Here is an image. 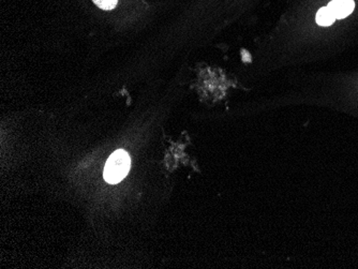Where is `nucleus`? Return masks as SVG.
I'll use <instances>...</instances> for the list:
<instances>
[{"instance_id":"obj_2","label":"nucleus","mask_w":358,"mask_h":269,"mask_svg":"<svg viewBox=\"0 0 358 269\" xmlns=\"http://www.w3.org/2000/svg\"><path fill=\"white\" fill-rule=\"evenodd\" d=\"M329 9L333 12L336 19H345L353 12L355 3L353 0H333L329 3Z\"/></svg>"},{"instance_id":"obj_1","label":"nucleus","mask_w":358,"mask_h":269,"mask_svg":"<svg viewBox=\"0 0 358 269\" xmlns=\"http://www.w3.org/2000/svg\"><path fill=\"white\" fill-rule=\"evenodd\" d=\"M130 166H131V159L128 152L122 150H116L110 154L104 166V180L108 184H118L128 175Z\"/></svg>"},{"instance_id":"obj_4","label":"nucleus","mask_w":358,"mask_h":269,"mask_svg":"<svg viewBox=\"0 0 358 269\" xmlns=\"http://www.w3.org/2000/svg\"><path fill=\"white\" fill-rule=\"evenodd\" d=\"M102 10H112L117 5L118 0H92Z\"/></svg>"},{"instance_id":"obj_3","label":"nucleus","mask_w":358,"mask_h":269,"mask_svg":"<svg viewBox=\"0 0 358 269\" xmlns=\"http://www.w3.org/2000/svg\"><path fill=\"white\" fill-rule=\"evenodd\" d=\"M335 21V15H334L333 12L329 9V7L322 8V9L317 11V23L319 24V25L331 26L333 25Z\"/></svg>"}]
</instances>
